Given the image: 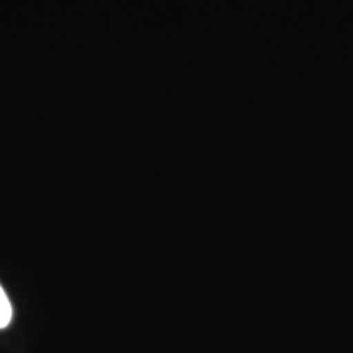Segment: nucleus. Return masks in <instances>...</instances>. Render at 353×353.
Wrapping results in <instances>:
<instances>
[{
	"instance_id": "1",
	"label": "nucleus",
	"mask_w": 353,
	"mask_h": 353,
	"mask_svg": "<svg viewBox=\"0 0 353 353\" xmlns=\"http://www.w3.org/2000/svg\"><path fill=\"white\" fill-rule=\"evenodd\" d=\"M13 316L10 299H8L7 293L3 291L2 286H0V329H6L8 324H10Z\"/></svg>"
}]
</instances>
